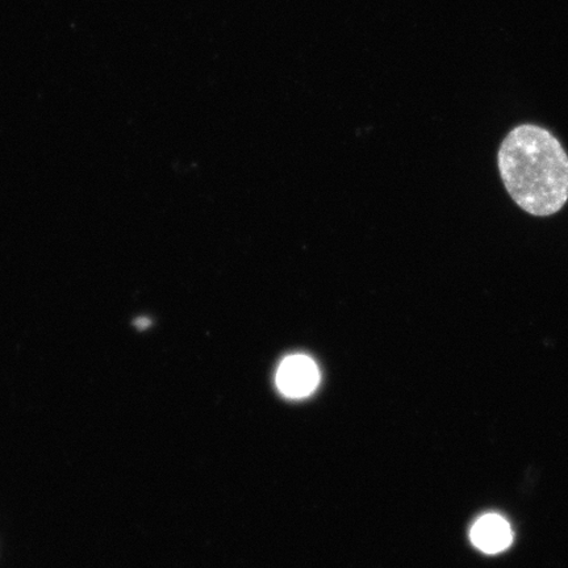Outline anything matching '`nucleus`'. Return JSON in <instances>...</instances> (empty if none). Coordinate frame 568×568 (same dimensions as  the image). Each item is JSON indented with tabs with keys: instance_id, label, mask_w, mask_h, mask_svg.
<instances>
[{
	"instance_id": "nucleus-2",
	"label": "nucleus",
	"mask_w": 568,
	"mask_h": 568,
	"mask_svg": "<svg viewBox=\"0 0 568 568\" xmlns=\"http://www.w3.org/2000/svg\"><path fill=\"white\" fill-rule=\"evenodd\" d=\"M320 372L314 359L296 354L284 359L276 373V386L290 399H303L317 388Z\"/></svg>"
},
{
	"instance_id": "nucleus-1",
	"label": "nucleus",
	"mask_w": 568,
	"mask_h": 568,
	"mask_svg": "<svg viewBox=\"0 0 568 568\" xmlns=\"http://www.w3.org/2000/svg\"><path fill=\"white\" fill-rule=\"evenodd\" d=\"M499 170L504 186L518 207L546 217L568 201V155L545 128L520 125L503 141Z\"/></svg>"
},
{
	"instance_id": "nucleus-3",
	"label": "nucleus",
	"mask_w": 568,
	"mask_h": 568,
	"mask_svg": "<svg viewBox=\"0 0 568 568\" xmlns=\"http://www.w3.org/2000/svg\"><path fill=\"white\" fill-rule=\"evenodd\" d=\"M471 541L477 548L487 554L501 552L514 541V532L506 518L497 515H486L474 524Z\"/></svg>"
}]
</instances>
